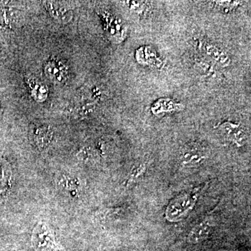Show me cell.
<instances>
[{"label":"cell","instance_id":"cell-10","mask_svg":"<svg viewBox=\"0 0 251 251\" xmlns=\"http://www.w3.org/2000/svg\"><path fill=\"white\" fill-rule=\"evenodd\" d=\"M57 184L63 192L73 198L77 197L81 191V183L77 176L62 174L57 177Z\"/></svg>","mask_w":251,"mask_h":251},{"label":"cell","instance_id":"cell-17","mask_svg":"<svg viewBox=\"0 0 251 251\" xmlns=\"http://www.w3.org/2000/svg\"><path fill=\"white\" fill-rule=\"evenodd\" d=\"M128 9L137 14H143L146 7V4L144 1H126Z\"/></svg>","mask_w":251,"mask_h":251},{"label":"cell","instance_id":"cell-9","mask_svg":"<svg viewBox=\"0 0 251 251\" xmlns=\"http://www.w3.org/2000/svg\"><path fill=\"white\" fill-rule=\"evenodd\" d=\"M31 97L38 103L45 101L49 97V87L42 81L33 75H27L25 77Z\"/></svg>","mask_w":251,"mask_h":251},{"label":"cell","instance_id":"cell-16","mask_svg":"<svg viewBox=\"0 0 251 251\" xmlns=\"http://www.w3.org/2000/svg\"><path fill=\"white\" fill-rule=\"evenodd\" d=\"M147 166L144 163H140L138 166L133 167L130 171L128 176V179L126 181V185L128 186L138 181L141 176H143L144 173L146 171Z\"/></svg>","mask_w":251,"mask_h":251},{"label":"cell","instance_id":"cell-3","mask_svg":"<svg viewBox=\"0 0 251 251\" xmlns=\"http://www.w3.org/2000/svg\"><path fill=\"white\" fill-rule=\"evenodd\" d=\"M100 15L104 20L105 31L110 39L117 43L123 41L126 36L127 29L122 20L108 11H102Z\"/></svg>","mask_w":251,"mask_h":251},{"label":"cell","instance_id":"cell-21","mask_svg":"<svg viewBox=\"0 0 251 251\" xmlns=\"http://www.w3.org/2000/svg\"><path fill=\"white\" fill-rule=\"evenodd\" d=\"M121 251H132V250H123Z\"/></svg>","mask_w":251,"mask_h":251},{"label":"cell","instance_id":"cell-8","mask_svg":"<svg viewBox=\"0 0 251 251\" xmlns=\"http://www.w3.org/2000/svg\"><path fill=\"white\" fill-rule=\"evenodd\" d=\"M44 6L51 17L61 24H67L72 21L74 13L69 6L59 1H44Z\"/></svg>","mask_w":251,"mask_h":251},{"label":"cell","instance_id":"cell-12","mask_svg":"<svg viewBox=\"0 0 251 251\" xmlns=\"http://www.w3.org/2000/svg\"><path fill=\"white\" fill-rule=\"evenodd\" d=\"M13 173L9 162L0 156V194L6 193L11 188Z\"/></svg>","mask_w":251,"mask_h":251},{"label":"cell","instance_id":"cell-15","mask_svg":"<svg viewBox=\"0 0 251 251\" xmlns=\"http://www.w3.org/2000/svg\"><path fill=\"white\" fill-rule=\"evenodd\" d=\"M206 53L210 58L214 59L216 62L219 63L220 65L227 66L230 60L228 56L221 50L219 48L212 45H206L205 47Z\"/></svg>","mask_w":251,"mask_h":251},{"label":"cell","instance_id":"cell-5","mask_svg":"<svg viewBox=\"0 0 251 251\" xmlns=\"http://www.w3.org/2000/svg\"><path fill=\"white\" fill-rule=\"evenodd\" d=\"M214 226V218L211 216H206L191 229L188 234L187 242L191 244H198L204 242L211 235Z\"/></svg>","mask_w":251,"mask_h":251},{"label":"cell","instance_id":"cell-7","mask_svg":"<svg viewBox=\"0 0 251 251\" xmlns=\"http://www.w3.org/2000/svg\"><path fill=\"white\" fill-rule=\"evenodd\" d=\"M208 158L207 151L199 145H191L184 149L180 154L179 162L181 166L190 168L198 166Z\"/></svg>","mask_w":251,"mask_h":251},{"label":"cell","instance_id":"cell-6","mask_svg":"<svg viewBox=\"0 0 251 251\" xmlns=\"http://www.w3.org/2000/svg\"><path fill=\"white\" fill-rule=\"evenodd\" d=\"M44 71L46 76L54 83H63L69 77V68L58 59H50L46 62Z\"/></svg>","mask_w":251,"mask_h":251},{"label":"cell","instance_id":"cell-1","mask_svg":"<svg viewBox=\"0 0 251 251\" xmlns=\"http://www.w3.org/2000/svg\"><path fill=\"white\" fill-rule=\"evenodd\" d=\"M198 193H185L173 199L167 206L166 219L170 222H178L192 210L197 201Z\"/></svg>","mask_w":251,"mask_h":251},{"label":"cell","instance_id":"cell-14","mask_svg":"<svg viewBox=\"0 0 251 251\" xmlns=\"http://www.w3.org/2000/svg\"><path fill=\"white\" fill-rule=\"evenodd\" d=\"M184 106L181 104L175 103L171 99H159L153 105V113L155 115H160L163 113H172L182 110Z\"/></svg>","mask_w":251,"mask_h":251},{"label":"cell","instance_id":"cell-19","mask_svg":"<svg viewBox=\"0 0 251 251\" xmlns=\"http://www.w3.org/2000/svg\"><path fill=\"white\" fill-rule=\"evenodd\" d=\"M77 157L80 161L83 162L90 161L92 157V150L90 148H87V147L82 148L77 152Z\"/></svg>","mask_w":251,"mask_h":251},{"label":"cell","instance_id":"cell-20","mask_svg":"<svg viewBox=\"0 0 251 251\" xmlns=\"http://www.w3.org/2000/svg\"><path fill=\"white\" fill-rule=\"evenodd\" d=\"M213 4L216 5V7L224 9L225 10L232 9L237 7L239 4V1H213Z\"/></svg>","mask_w":251,"mask_h":251},{"label":"cell","instance_id":"cell-2","mask_svg":"<svg viewBox=\"0 0 251 251\" xmlns=\"http://www.w3.org/2000/svg\"><path fill=\"white\" fill-rule=\"evenodd\" d=\"M31 244L35 251H59L54 233L44 223H39L34 227Z\"/></svg>","mask_w":251,"mask_h":251},{"label":"cell","instance_id":"cell-18","mask_svg":"<svg viewBox=\"0 0 251 251\" xmlns=\"http://www.w3.org/2000/svg\"><path fill=\"white\" fill-rule=\"evenodd\" d=\"M198 72L201 73L203 76L209 77L214 75V71L211 66L209 65L208 63L200 62L197 64Z\"/></svg>","mask_w":251,"mask_h":251},{"label":"cell","instance_id":"cell-4","mask_svg":"<svg viewBox=\"0 0 251 251\" xmlns=\"http://www.w3.org/2000/svg\"><path fill=\"white\" fill-rule=\"evenodd\" d=\"M220 131L226 140L237 145L239 148L247 143L248 135L244 127L239 124L226 122L218 126Z\"/></svg>","mask_w":251,"mask_h":251},{"label":"cell","instance_id":"cell-13","mask_svg":"<svg viewBox=\"0 0 251 251\" xmlns=\"http://www.w3.org/2000/svg\"><path fill=\"white\" fill-rule=\"evenodd\" d=\"M158 58L156 52L150 47H142L136 51V59L144 65L152 66L153 67L160 68L162 65V61Z\"/></svg>","mask_w":251,"mask_h":251},{"label":"cell","instance_id":"cell-11","mask_svg":"<svg viewBox=\"0 0 251 251\" xmlns=\"http://www.w3.org/2000/svg\"><path fill=\"white\" fill-rule=\"evenodd\" d=\"M53 137V131L50 126L41 125L34 130V140L39 150H45L49 147Z\"/></svg>","mask_w":251,"mask_h":251}]
</instances>
